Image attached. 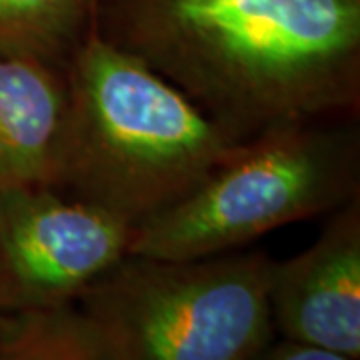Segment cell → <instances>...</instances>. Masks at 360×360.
Instances as JSON below:
<instances>
[{
  "instance_id": "1",
  "label": "cell",
  "mask_w": 360,
  "mask_h": 360,
  "mask_svg": "<svg viewBox=\"0 0 360 360\" xmlns=\"http://www.w3.org/2000/svg\"><path fill=\"white\" fill-rule=\"evenodd\" d=\"M94 28L240 139L360 116V0H94Z\"/></svg>"
},
{
  "instance_id": "2",
  "label": "cell",
  "mask_w": 360,
  "mask_h": 360,
  "mask_svg": "<svg viewBox=\"0 0 360 360\" xmlns=\"http://www.w3.org/2000/svg\"><path fill=\"white\" fill-rule=\"evenodd\" d=\"M63 75L51 188L134 229L193 193L246 141L94 26Z\"/></svg>"
},
{
  "instance_id": "3",
  "label": "cell",
  "mask_w": 360,
  "mask_h": 360,
  "mask_svg": "<svg viewBox=\"0 0 360 360\" xmlns=\"http://www.w3.org/2000/svg\"><path fill=\"white\" fill-rule=\"evenodd\" d=\"M360 196V116L296 118L240 142L193 193L134 229L130 255L238 250L262 234Z\"/></svg>"
},
{
  "instance_id": "4",
  "label": "cell",
  "mask_w": 360,
  "mask_h": 360,
  "mask_svg": "<svg viewBox=\"0 0 360 360\" xmlns=\"http://www.w3.org/2000/svg\"><path fill=\"white\" fill-rule=\"evenodd\" d=\"M270 262L260 250L186 260L129 255L75 307L108 360H248L276 336Z\"/></svg>"
},
{
  "instance_id": "5",
  "label": "cell",
  "mask_w": 360,
  "mask_h": 360,
  "mask_svg": "<svg viewBox=\"0 0 360 360\" xmlns=\"http://www.w3.org/2000/svg\"><path fill=\"white\" fill-rule=\"evenodd\" d=\"M134 226L46 184L0 193V316L70 307L130 255Z\"/></svg>"
},
{
  "instance_id": "6",
  "label": "cell",
  "mask_w": 360,
  "mask_h": 360,
  "mask_svg": "<svg viewBox=\"0 0 360 360\" xmlns=\"http://www.w3.org/2000/svg\"><path fill=\"white\" fill-rule=\"evenodd\" d=\"M269 309L276 336L360 360V196L307 250L270 262Z\"/></svg>"
},
{
  "instance_id": "7",
  "label": "cell",
  "mask_w": 360,
  "mask_h": 360,
  "mask_svg": "<svg viewBox=\"0 0 360 360\" xmlns=\"http://www.w3.org/2000/svg\"><path fill=\"white\" fill-rule=\"evenodd\" d=\"M63 68L0 60V193L52 184L65 112Z\"/></svg>"
},
{
  "instance_id": "8",
  "label": "cell",
  "mask_w": 360,
  "mask_h": 360,
  "mask_svg": "<svg viewBox=\"0 0 360 360\" xmlns=\"http://www.w3.org/2000/svg\"><path fill=\"white\" fill-rule=\"evenodd\" d=\"M94 26V0H0V60L65 68Z\"/></svg>"
},
{
  "instance_id": "9",
  "label": "cell",
  "mask_w": 360,
  "mask_h": 360,
  "mask_svg": "<svg viewBox=\"0 0 360 360\" xmlns=\"http://www.w3.org/2000/svg\"><path fill=\"white\" fill-rule=\"evenodd\" d=\"M0 360H108L75 304L0 316Z\"/></svg>"
},
{
  "instance_id": "10",
  "label": "cell",
  "mask_w": 360,
  "mask_h": 360,
  "mask_svg": "<svg viewBox=\"0 0 360 360\" xmlns=\"http://www.w3.org/2000/svg\"><path fill=\"white\" fill-rule=\"evenodd\" d=\"M248 360H354L345 354L330 352L319 347L302 345L296 340H288L283 336H274L264 347L257 350Z\"/></svg>"
}]
</instances>
